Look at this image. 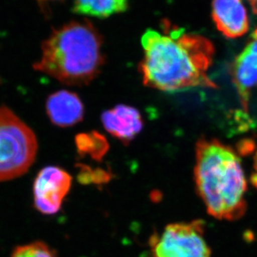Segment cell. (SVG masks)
Returning <instances> with one entry per match:
<instances>
[{"label":"cell","instance_id":"cell-1","mask_svg":"<svg viewBox=\"0 0 257 257\" xmlns=\"http://www.w3.org/2000/svg\"><path fill=\"white\" fill-rule=\"evenodd\" d=\"M161 34L148 30L141 39L144 58L140 64L146 86L164 92L215 88L208 76L214 47L206 38L170 28Z\"/></svg>","mask_w":257,"mask_h":257},{"label":"cell","instance_id":"cell-2","mask_svg":"<svg viewBox=\"0 0 257 257\" xmlns=\"http://www.w3.org/2000/svg\"><path fill=\"white\" fill-rule=\"evenodd\" d=\"M195 181L207 212L235 220L246 210V180L235 150L215 139L201 138L195 148Z\"/></svg>","mask_w":257,"mask_h":257},{"label":"cell","instance_id":"cell-3","mask_svg":"<svg viewBox=\"0 0 257 257\" xmlns=\"http://www.w3.org/2000/svg\"><path fill=\"white\" fill-rule=\"evenodd\" d=\"M104 64L102 40L88 21H75L55 30L42 44V55L34 64L70 86H82L98 75Z\"/></svg>","mask_w":257,"mask_h":257},{"label":"cell","instance_id":"cell-4","mask_svg":"<svg viewBox=\"0 0 257 257\" xmlns=\"http://www.w3.org/2000/svg\"><path fill=\"white\" fill-rule=\"evenodd\" d=\"M35 132L11 109L0 106V182L25 175L35 162Z\"/></svg>","mask_w":257,"mask_h":257},{"label":"cell","instance_id":"cell-5","mask_svg":"<svg viewBox=\"0 0 257 257\" xmlns=\"http://www.w3.org/2000/svg\"><path fill=\"white\" fill-rule=\"evenodd\" d=\"M204 234L202 220L170 224L161 234L151 235V253L154 257H210Z\"/></svg>","mask_w":257,"mask_h":257},{"label":"cell","instance_id":"cell-6","mask_svg":"<svg viewBox=\"0 0 257 257\" xmlns=\"http://www.w3.org/2000/svg\"><path fill=\"white\" fill-rule=\"evenodd\" d=\"M71 185V176L63 169L58 166L42 169L38 173L33 186L36 210L47 215L59 212Z\"/></svg>","mask_w":257,"mask_h":257},{"label":"cell","instance_id":"cell-7","mask_svg":"<svg viewBox=\"0 0 257 257\" xmlns=\"http://www.w3.org/2000/svg\"><path fill=\"white\" fill-rule=\"evenodd\" d=\"M231 75L242 109L247 112L250 94L257 87V30L253 33L250 42L235 59Z\"/></svg>","mask_w":257,"mask_h":257},{"label":"cell","instance_id":"cell-8","mask_svg":"<svg viewBox=\"0 0 257 257\" xmlns=\"http://www.w3.org/2000/svg\"><path fill=\"white\" fill-rule=\"evenodd\" d=\"M212 17L218 30L228 38L242 36L249 29L242 0H212Z\"/></svg>","mask_w":257,"mask_h":257},{"label":"cell","instance_id":"cell-9","mask_svg":"<svg viewBox=\"0 0 257 257\" xmlns=\"http://www.w3.org/2000/svg\"><path fill=\"white\" fill-rule=\"evenodd\" d=\"M102 123L111 136L128 144L143 128V119L138 109L125 104H118L103 112Z\"/></svg>","mask_w":257,"mask_h":257},{"label":"cell","instance_id":"cell-10","mask_svg":"<svg viewBox=\"0 0 257 257\" xmlns=\"http://www.w3.org/2000/svg\"><path fill=\"white\" fill-rule=\"evenodd\" d=\"M46 112L53 124L65 128L81 121L84 118V104L74 92L60 90L48 98Z\"/></svg>","mask_w":257,"mask_h":257},{"label":"cell","instance_id":"cell-11","mask_svg":"<svg viewBox=\"0 0 257 257\" xmlns=\"http://www.w3.org/2000/svg\"><path fill=\"white\" fill-rule=\"evenodd\" d=\"M128 9V0H74V12L93 17L106 18Z\"/></svg>","mask_w":257,"mask_h":257},{"label":"cell","instance_id":"cell-12","mask_svg":"<svg viewBox=\"0 0 257 257\" xmlns=\"http://www.w3.org/2000/svg\"><path fill=\"white\" fill-rule=\"evenodd\" d=\"M77 151L80 156H88L94 161H100L109 150L106 139L98 132L80 134L75 138Z\"/></svg>","mask_w":257,"mask_h":257},{"label":"cell","instance_id":"cell-13","mask_svg":"<svg viewBox=\"0 0 257 257\" xmlns=\"http://www.w3.org/2000/svg\"><path fill=\"white\" fill-rule=\"evenodd\" d=\"M11 257H58L57 253L43 241H34L18 245L13 250Z\"/></svg>","mask_w":257,"mask_h":257},{"label":"cell","instance_id":"cell-14","mask_svg":"<svg viewBox=\"0 0 257 257\" xmlns=\"http://www.w3.org/2000/svg\"><path fill=\"white\" fill-rule=\"evenodd\" d=\"M109 172L103 170H93L89 167L81 166L79 178L82 183H104L109 181Z\"/></svg>","mask_w":257,"mask_h":257},{"label":"cell","instance_id":"cell-15","mask_svg":"<svg viewBox=\"0 0 257 257\" xmlns=\"http://www.w3.org/2000/svg\"><path fill=\"white\" fill-rule=\"evenodd\" d=\"M250 181L253 186L257 189V151L254 156V159H253V170L252 174L250 176Z\"/></svg>","mask_w":257,"mask_h":257},{"label":"cell","instance_id":"cell-16","mask_svg":"<svg viewBox=\"0 0 257 257\" xmlns=\"http://www.w3.org/2000/svg\"><path fill=\"white\" fill-rule=\"evenodd\" d=\"M39 1H47V0H39Z\"/></svg>","mask_w":257,"mask_h":257}]
</instances>
